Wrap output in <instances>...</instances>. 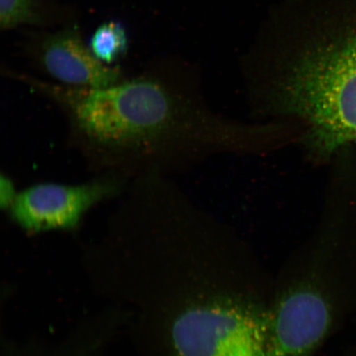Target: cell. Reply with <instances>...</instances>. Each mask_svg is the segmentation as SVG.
<instances>
[{
	"label": "cell",
	"mask_w": 356,
	"mask_h": 356,
	"mask_svg": "<svg viewBox=\"0 0 356 356\" xmlns=\"http://www.w3.org/2000/svg\"><path fill=\"white\" fill-rule=\"evenodd\" d=\"M228 235L193 222H137L111 238L89 270L88 286L127 315L136 356H254L273 296L248 279Z\"/></svg>",
	"instance_id": "1"
},
{
	"label": "cell",
	"mask_w": 356,
	"mask_h": 356,
	"mask_svg": "<svg viewBox=\"0 0 356 356\" xmlns=\"http://www.w3.org/2000/svg\"><path fill=\"white\" fill-rule=\"evenodd\" d=\"M10 74L59 108L70 145L97 175L170 177L216 155L275 152L282 140L277 124L226 118L202 86L158 71L99 88Z\"/></svg>",
	"instance_id": "2"
},
{
	"label": "cell",
	"mask_w": 356,
	"mask_h": 356,
	"mask_svg": "<svg viewBox=\"0 0 356 356\" xmlns=\"http://www.w3.org/2000/svg\"><path fill=\"white\" fill-rule=\"evenodd\" d=\"M254 121L293 124L305 157L321 163L356 146V19L246 86Z\"/></svg>",
	"instance_id": "3"
},
{
	"label": "cell",
	"mask_w": 356,
	"mask_h": 356,
	"mask_svg": "<svg viewBox=\"0 0 356 356\" xmlns=\"http://www.w3.org/2000/svg\"><path fill=\"white\" fill-rule=\"evenodd\" d=\"M325 255L306 249L274 289L270 356H312L329 336L337 300Z\"/></svg>",
	"instance_id": "4"
},
{
	"label": "cell",
	"mask_w": 356,
	"mask_h": 356,
	"mask_svg": "<svg viewBox=\"0 0 356 356\" xmlns=\"http://www.w3.org/2000/svg\"><path fill=\"white\" fill-rule=\"evenodd\" d=\"M128 181L102 175L80 184H35L19 191L6 212L13 224L29 235L74 232L93 207L118 198Z\"/></svg>",
	"instance_id": "5"
},
{
	"label": "cell",
	"mask_w": 356,
	"mask_h": 356,
	"mask_svg": "<svg viewBox=\"0 0 356 356\" xmlns=\"http://www.w3.org/2000/svg\"><path fill=\"white\" fill-rule=\"evenodd\" d=\"M35 52L41 69L61 86L99 88L124 77L119 67L105 65L97 59L84 44L77 26L47 35Z\"/></svg>",
	"instance_id": "6"
},
{
	"label": "cell",
	"mask_w": 356,
	"mask_h": 356,
	"mask_svg": "<svg viewBox=\"0 0 356 356\" xmlns=\"http://www.w3.org/2000/svg\"><path fill=\"white\" fill-rule=\"evenodd\" d=\"M88 47L97 60L105 65H111L127 53L126 30L119 22H104L93 33Z\"/></svg>",
	"instance_id": "7"
},
{
	"label": "cell",
	"mask_w": 356,
	"mask_h": 356,
	"mask_svg": "<svg viewBox=\"0 0 356 356\" xmlns=\"http://www.w3.org/2000/svg\"><path fill=\"white\" fill-rule=\"evenodd\" d=\"M43 22L39 0H0V26L3 31Z\"/></svg>",
	"instance_id": "8"
},
{
	"label": "cell",
	"mask_w": 356,
	"mask_h": 356,
	"mask_svg": "<svg viewBox=\"0 0 356 356\" xmlns=\"http://www.w3.org/2000/svg\"><path fill=\"white\" fill-rule=\"evenodd\" d=\"M15 185L10 177L2 173L0 177V207L7 211L17 197Z\"/></svg>",
	"instance_id": "9"
}]
</instances>
